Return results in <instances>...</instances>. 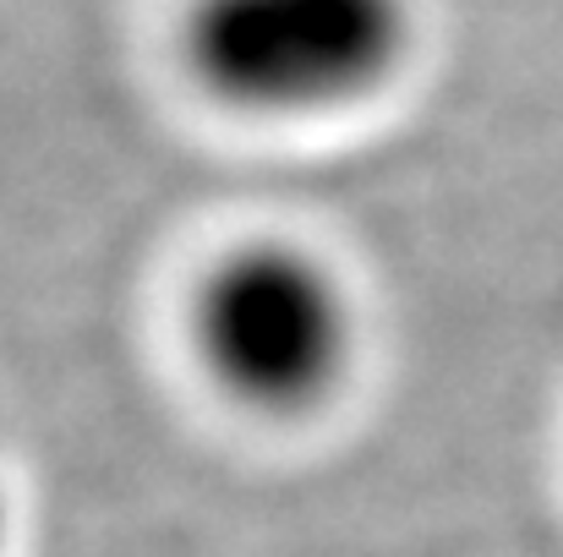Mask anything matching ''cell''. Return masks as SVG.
I'll return each mask as SVG.
<instances>
[{
  "mask_svg": "<svg viewBox=\"0 0 563 557\" xmlns=\"http://www.w3.org/2000/svg\"><path fill=\"white\" fill-rule=\"evenodd\" d=\"M191 367L257 421H307L329 410L362 361V296L312 241L252 230L219 246L181 301Z\"/></svg>",
  "mask_w": 563,
  "mask_h": 557,
  "instance_id": "6da1fadb",
  "label": "cell"
},
{
  "mask_svg": "<svg viewBox=\"0 0 563 557\" xmlns=\"http://www.w3.org/2000/svg\"><path fill=\"white\" fill-rule=\"evenodd\" d=\"M421 49V0H181L170 55L230 121L318 126L373 110Z\"/></svg>",
  "mask_w": 563,
  "mask_h": 557,
  "instance_id": "7a4b0ae2",
  "label": "cell"
},
{
  "mask_svg": "<svg viewBox=\"0 0 563 557\" xmlns=\"http://www.w3.org/2000/svg\"><path fill=\"white\" fill-rule=\"evenodd\" d=\"M11 525H16V503H11V481L0 470V557L11 553Z\"/></svg>",
  "mask_w": 563,
  "mask_h": 557,
  "instance_id": "3957f363",
  "label": "cell"
}]
</instances>
